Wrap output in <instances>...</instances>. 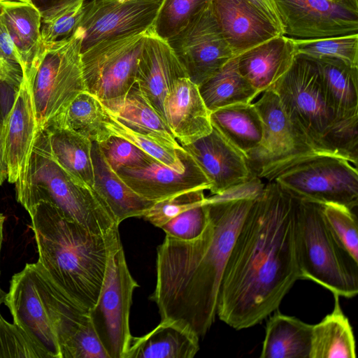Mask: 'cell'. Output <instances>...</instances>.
Segmentation results:
<instances>
[{
  "label": "cell",
  "instance_id": "1",
  "mask_svg": "<svg viewBox=\"0 0 358 358\" xmlns=\"http://www.w3.org/2000/svg\"><path fill=\"white\" fill-rule=\"evenodd\" d=\"M299 199L275 181L264 186L236 238L223 274L217 315L241 330L261 323L299 279Z\"/></svg>",
  "mask_w": 358,
  "mask_h": 358
},
{
  "label": "cell",
  "instance_id": "2",
  "mask_svg": "<svg viewBox=\"0 0 358 358\" xmlns=\"http://www.w3.org/2000/svg\"><path fill=\"white\" fill-rule=\"evenodd\" d=\"M259 194L245 184L212 194L206 197L208 222L199 236L184 241L165 236L157 250L156 286L150 296L161 320L176 322L199 338L208 332L217 315L229 255Z\"/></svg>",
  "mask_w": 358,
  "mask_h": 358
},
{
  "label": "cell",
  "instance_id": "3",
  "mask_svg": "<svg viewBox=\"0 0 358 358\" xmlns=\"http://www.w3.org/2000/svg\"><path fill=\"white\" fill-rule=\"evenodd\" d=\"M29 214L38 262L70 300L89 312L97 301L110 252L120 238L119 226L106 234L92 233L47 201Z\"/></svg>",
  "mask_w": 358,
  "mask_h": 358
},
{
  "label": "cell",
  "instance_id": "4",
  "mask_svg": "<svg viewBox=\"0 0 358 358\" xmlns=\"http://www.w3.org/2000/svg\"><path fill=\"white\" fill-rule=\"evenodd\" d=\"M302 137L319 154L358 162V120L341 121L328 105L314 62L296 55L289 69L271 88Z\"/></svg>",
  "mask_w": 358,
  "mask_h": 358
},
{
  "label": "cell",
  "instance_id": "5",
  "mask_svg": "<svg viewBox=\"0 0 358 358\" xmlns=\"http://www.w3.org/2000/svg\"><path fill=\"white\" fill-rule=\"evenodd\" d=\"M14 184L17 201L28 213L47 201L92 233L106 234L119 226L95 190L76 180L54 159L45 129L37 130L25 171Z\"/></svg>",
  "mask_w": 358,
  "mask_h": 358
},
{
  "label": "cell",
  "instance_id": "6",
  "mask_svg": "<svg viewBox=\"0 0 358 358\" xmlns=\"http://www.w3.org/2000/svg\"><path fill=\"white\" fill-rule=\"evenodd\" d=\"M296 252L299 279L313 281L339 296L357 294L358 263L329 228L322 204L299 199Z\"/></svg>",
  "mask_w": 358,
  "mask_h": 358
},
{
  "label": "cell",
  "instance_id": "7",
  "mask_svg": "<svg viewBox=\"0 0 358 358\" xmlns=\"http://www.w3.org/2000/svg\"><path fill=\"white\" fill-rule=\"evenodd\" d=\"M82 35L43 43L36 69L29 79L37 129L62 114L72 101L86 91L81 69Z\"/></svg>",
  "mask_w": 358,
  "mask_h": 358
},
{
  "label": "cell",
  "instance_id": "8",
  "mask_svg": "<svg viewBox=\"0 0 358 358\" xmlns=\"http://www.w3.org/2000/svg\"><path fill=\"white\" fill-rule=\"evenodd\" d=\"M273 181L300 200L350 210L358 204L357 168L336 155L308 156L280 172Z\"/></svg>",
  "mask_w": 358,
  "mask_h": 358
},
{
  "label": "cell",
  "instance_id": "9",
  "mask_svg": "<svg viewBox=\"0 0 358 358\" xmlns=\"http://www.w3.org/2000/svg\"><path fill=\"white\" fill-rule=\"evenodd\" d=\"M55 285L38 262L27 264L10 280L4 303L21 327L48 358H62L54 306Z\"/></svg>",
  "mask_w": 358,
  "mask_h": 358
},
{
  "label": "cell",
  "instance_id": "10",
  "mask_svg": "<svg viewBox=\"0 0 358 358\" xmlns=\"http://www.w3.org/2000/svg\"><path fill=\"white\" fill-rule=\"evenodd\" d=\"M138 287L129 270L120 238L113 247L95 306L89 315L109 358H124L131 339L129 314Z\"/></svg>",
  "mask_w": 358,
  "mask_h": 358
},
{
  "label": "cell",
  "instance_id": "11",
  "mask_svg": "<svg viewBox=\"0 0 358 358\" xmlns=\"http://www.w3.org/2000/svg\"><path fill=\"white\" fill-rule=\"evenodd\" d=\"M146 31L104 40L81 52L86 91L101 101L126 94L136 84Z\"/></svg>",
  "mask_w": 358,
  "mask_h": 358
},
{
  "label": "cell",
  "instance_id": "12",
  "mask_svg": "<svg viewBox=\"0 0 358 358\" xmlns=\"http://www.w3.org/2000/svg\"><path fill=\"white\" fill-rule=\"evenodd\" d=\"M253 103L264 126L259 145L247 160L257 177L268 182L280 172L315 152L292 123L279 97L272 90Z\"/></svg>",
  "mask_w": 358,
  "mask_h": 358
},
{
  "label": "cell",
  "instance_id": "13",
  "mask_svg": "<svg viewBox=\"0 0 358 358\" xmlns=\"http://www.w3.org/2000/svg\"><path fill=\"white\" fill-rule=\"evenodd\" d=\"M188 78L199 86L234 57L208 3L167 41Z\"/></svg>",
  "mask_w": 358,
  "mask_h": 358
},
{
  "label": "cell",
  "instance_id": "14",
  "mask_svg": "<svg viewBox=\"0 0 358 358\" xmlns=\"http://www.w3.org/2000/svg\"><path fill=\"white\" fill-rule=\"evenodd\" d=\"M164 0H90L76 29L81 52L104 40L145 31L156 20Z\"/></svg>",
  "mask_w": 358,
  "mask_h": 358
},
{
  "label": "cell",
  "instance_id": "15",
  "mask_svg": "<svg viewBox=\"0 0 358 358\" xmlns=\"http://www.w3.org/2000/svg\"><path fill=\"white\" fill-rule=\"evenodd\" d=\"M283 36L314 39L358 34V10L334 0H274Z\"/></svg>",
  "mask_w": 358,
  "mask_h": 358
},
{
  "label": "cell",
  "instance_id": "16",
  "mask_svg": "<svg viewBox=\"0 0 358 358\" xmlns=\"http://www.w3.org/2000/svg\"><path fill=\"white\" fill-rule=\"evenodd\" d=\"M185 161V169L178 171L150 156L137 166H123L115 172L136 194L152 201L191 190H209L210 181L186 150Z\"/></svg>",
  "mask_w": 358,
  "mask_h": 358
},
{
  "label": "cell",
  "instance_id": "17",
  "mask_svg": "<svg viewBox=\"0 0 358 358\" xmlns=\"http://www.w3.org/2000/svg\"><path fill=\"white\" fill-rule=\"evenodd\" d=\"M182 146L210 181L212 194H222L257 177L246 157L213 127L208 135Z\"/></svg>",
  "mask_w": 358,
  "mask_h": 358
},
{
  "label": "cell",
  "instance_id": "18",
  "mask_svg": "<svg viewBox=\"0 0 358 358\" xmlns=\"http://www.w3.org/2000/svg\"><path fill=\"white\" fill-rule=\"evenodd\" d=\"M183 77H187V73L169 42L159 36L152 27L148 29L136 83L164 120V98L176 80Z\"/></svg>",
  "mask_w": 358,
  "mask_h": 358
},
{
  "label": "cell",
  "instance_id": "19",
  "mask_svg": "<svg viewBox=\"0 0 358 358\" xmlns=\"http://www.w3.org/2000/svg\"><path fill=\"white\" fill-rule=\"evenodd\" d=\"M212 13L234 57L280 32L245 0H209Z\"/></svg>",
  "mask_w": 358,
  "mask_h": 358
},
{
  "label": "cell",
  "instance_id": "20",
  "mask_svg": "<svg viewBox=\"0 0 358 358\" xmlns=\"http://www.w3.org/2000/svg\"><path fill=\"white\" fill-rule=\"evenodd\" d=\"M166 122L181 145L190 144L213 129L210 113L199 87L187 77L178 79L163 102Z\"/></svg>",
  "mask_w": 358,
  "mask_h": 358
},
{
  "label": "cell",
  "instance_id": "21",
  "mask_svg": "<svg viewBox=\"0 0 358 358\" xmlns=\"http://www.w3.org/2000/svg\"><path fill=\"white\" fill-rule=\"evenodd\" d=\"M37 132L29 80H22L3 131L8 180L15 183L27 168Z\"/></svg>",
  "mask_w": 358,
  "mask_h": 358
},
{
  "label": "cell",
  "instance_id": "22",
  "mask_svg": "<svg viewBox=\"0 0 358 358\" xmlns=\"http://www.w3.org/2000/svg\"><path fill=\"white\" fill-rule=\"evenodd\" d=\"M296 55L292 40L279 35L237 56V67L261 94L289 69Z\"/></svg>",
  "mask_w": 358,
  "mask_h": 358
},
{
  "label": "cell",
  "instance_id": "23",
  "mask_svg": "<svg viewBox=\"0 0 358 358\" xmlns=\"http://www.w3.org/2000/svg\"><path fill=\"white\" fill-rule=\"evenodd\" d=\"M56 330L62 358H109L89 312L64 294L56 303Z\"/></svg>",
  "mask_w": 358,
  "mask_h": 358
},
{
  "label": "cell",
  "instance_id": "24",
  "mask_svg": "<svg viewBox=\"0 0 358 358\" xmlns=\"http://www.w3.org/2000/svg\"><path fill=\"white\" fill-rule=\"evenodd\" d=\"M92 159L94 170L92 188L99 196L115 223L141 217L155 201L145 199L133 191L113 171L103 157L99 143L92 141Z\"/></svg>",
  "mask_w": 358,
  "mask_h": 358
},
{
  "label": "cell",
  "instance_id": "25",
  "mask_svg": "<svg viewBox=\"0 0 358 358\" xmlns=\"http://www.w3.org/2000/svg\"><path fill=\"white\" fill-rule=\"evenodd\" d=\"M0 16L22 59V77L30 78L36 69L43 48L41 14L33 4L10 1L0 4Z\"/></svg>",
  "mask_w": 358,
  "mask_h": 358
},
{
  "label": "cell",
  "instance_id": "26",
  "mask_svg": "<svg viewBox=\"0 0 358 358\" xmlns=\"http://www.w3.org/2000/svg\"><path fill=\"white\" fill-rule=\"evenodd\" d=\"M199 337L180 324L161 322L149 333L131 337L124 358H192L199 350Z\"/></svg>",
  "mask_w": 358,
  "mask_h": 358
},
{
  "label": "cell",
  "instance_id": "27",
  "mask_svg": "<svg viewBox=\"0 0 358 358\" xmlns=\"http://www.w3.org/2000/svg\"><path fill=\"white\" fill-rule=\"evenodd\" d=\"M101 103L120 122L129 128L151 136L171 148L184 149L136 83L124 96L103 101Z\"/></svg>",
  "mask_w": 358,
  "mask_h": 358
},
{
  "label": "cell",
  "instance_id": "28",
  "mask_svg": "<svg viewBox=\"0 0 358 358\" xmlns=\"http://www.w3.org/2000/svg\"><path fill=\"white\" fill-rule=\"evenodd\" d=\"M310 59L315 64L336 117L341 121L358 120V67L335 58Z\"/></svg>",
  "mask_w": 358,
  "mask_h": 358
},
{
  "label": "cell",
  "instance_id": "29",
  "mask_svg": "<svg viewBox=\"0 0 358 358\" xmlns=\"http://www.w3.org/2000/svg\"><path fill=\"white\" fill-rule=\"evenodd\" d=\"M210 117L213 127L246 159L259 145L264 126L253 102L217 109Z\"/></svg>",
  "mask_w": 358,
  "mask_h": 358
},
{
  "label": "cell",
  "instance_id": "30",
  "mask_svg": "<svg viewBox=\"0 0 358 358\" xmlns=\"http://www.w3.org/2000/svg\"><path fill=\"white\" fill-rule=\"evenodd\" d=\"M313 324L280 313L266 323L261 358H309Z\"/></svg>",
  "mask_w": 358,
  "mask_h": 358
},
{
  "label": "cell",
  "instance_id": "31",
  "mask_svg": "<svg viewBox=\"0 0 358 358\" xmlns=\"http://www.w3.org/2000/svg\"><path fill=\"white\" fill-rule=\"evenodd\" d=\"M54 159L72 178L91 187L94 185L92 141L66 128L45 126Z\"/></svg>",
  "mask_w": 358,
  "mask_h": 358
},
{
  "label": "cell",
  "instance_id": "32",
  "mask_svg": "<svg viewBox=\"0 0 358 358\" xmlns=\"http://www.w3.org/2000/svg\"><path fill=\"white\" fill-rule=\"evenodd\" d=\"M331 313L313 324L309 358H355L356 345L352 326L343 313L339 296L334 294Z\"/></svg>",
  "mask_w": 358,
  "mask_h": 358
},
{
  "label": "cell",
  "instance_id": "33",
  "mask_svg": "<svg viewBox=\"0 0 358 358\" xmlns=\"http://www.w3.org/2000/svg\"><path fill=\"white\" fill-rule=\"evenodd\" d=\"M198 87L210 113L234 104L252 103L260 95L239 73L236 57Z\"/></svg>",
  "mask_w": 358,
  "mask_h": 358
},
{
  "label": "cell",
  "instance_id": "34",
  "mask_svg": "<svg viewBox=\"0 0 358 358\" xmlns=\"http://www.w3.org/2000/svg\"><path fill=\"white\" fill-rule=\"evenodd\" d=\"M106 113L101 101L87 91H84L62 114L45 126L66 128L92 141L101 143L111 136L106 127Z\"/></svg>",
  "mask_w": 358,
  "mask_h": 358
},
{
  "label": "cell",
  "instance_id": "35",
  "mask_svg": "<svg viewBox=\"0 0 358 358\" xmlns=\"http://www.w3.org/2000/svg\"><path fill=\"white\" fill-rule=\"evenodd\" d=\"M104 109L106 113L105 125L111 135L128 141L147 155L173 169L178 171L185 169V149L171 148L151 136L134 131L120 122L105 107Z\"/></svg>",
  "mask_w": 358,
  "mask_h": 358
},
{
  "label": "cell",
  "instance_id": "36",
  "mask_svg": "<svg viewBox=\"0 0 358 358\" xmlns=\"http://www.w3.org/2000/svg\"><path fill=\"white\" fill-rule=\"evenodd\" d=\"M291 39L296 55L312 59H338L358 67V34L314 39Z\"/></svg>",
  "mask_w": 358,
  "mask_h": 358
},
{
  "label": "cell",
  "instance_id": "37",
  "mask_svg": "<svg viewBox=\"0 0 358 358\" xmlns=\"http://www.w3.org/2000/svg\"><path fill=\"white\" fill-rule=\"evenodd\" d=\"M87 1L66 0L41 13L42 43L54 42L72 35L80 22Z\"/></svg>",
  "mask_w": 358,
  "mask_h": 358
},
{
  "label": "cell",
  "instance_id": "38",
  "mask_svg": "<svg viewBox=\"0 0 358 358\" xmlns=\"http://www.w3.org/2000/svg\"><path fill=\"white\" fill-rule=\"evenodd\" d=\"M209 0H164L153 25L155 32L168 41L183 29Z\"/></svg>",
  "mask_w": 358,
  "mask_h": 358
},
{
  "label": "cell",
  "instance_id": "39",
  "mask_svg": "<svg viewBox=\"0 0 358 358\" xmlns=\"http://www.w3.org/2000/svg\"><path fill=\"white\" fill-rule=\"evenodd\" d=\"M322 211L329 228L352 259L358 263V228L356 215L343 206L322 204Z\"/></svg>",
  "mask_w": 358,
  "mask_h": 358
},
{
  "label": "cell",
  "instance_id": "40",
  "mask_svg": "<svg viewBox=\"0 0 358 358\" xmlns=\"http://www.w3.org/2000/svg\"><path fill=\"white\" fill-rule=\"evenodd\" d=\"M204 191L201 189L191 190L155 201L142 217L152 225L161 228L181 213L203 203L206 199Z\"/></svg>",
  "mask_w": 358,
  "mask_h": 358
},
{
  "label": "cell",
  "instance_id": "41",
  "mask_svg": "<svg viewBox=\"0 0 358 358\" xmlns=\"http://www.w3.org/2000/svg\"><path fill=\"white\" fill-rule=\"evenodd\" d=\"M48 358L17 324L6 321L0 314V358Z\"/></svg>",
  "mask_w": 358,
  "mask_h": 358
},
{
  "label": "cell",
  "instance_id": "42",
  "mask_svg": "<svg viewBox=\"0 0 358 358\" xmlns=\"http://www.w3.org/2000/svg\"><path fill=\"white\" fill-rule=\"evenodd\" d=\"M208 222L206 199L203 203L181 213L164 224L162 229L166 235L190 241L199 236Z\"/></svg>",
  "mask_w": 358,
  "mask_h": 358
},
{
  "label": "cell",
  "instance_id": "43",
  "mask_svg": "<svg viewBox=\"0 0 358 358\" xmlns=\"http://www.w3.org/2000/svg\"><path fill=\"white\" fill-rule=\"evenodd\" d=\"M98 143L103 157L115 171L123 166H137L150 157L134 144L116 136L111 135Z\"/></svg>",
  "mask_w": 358,
  "mask_h": 358
},
{
  "label": "cell",
  "instance_id": "44",
  "mask_svg": "<svg viewBox=\"0 0 358 358\" xmlns=\"http://www.w3.org/2000/svg\"><path fill=\"white\" fill-rule=\"evenodd\" d=\"M20 85L0 79V124L3 129L15 103Z\"/></svg>",
  "mask_w": 358,
  "mask_h": 358
},
{
  "label": "cell",
  "instance_id": "45",
  "mask_svg": "<svg viewBox=\"0 0 358 358\" xmlns=\"http://www.w3.org/2000/svg\"><path fill=\"white\" fill-rule=\"evenodd\" d=\"M265 18H266L282 35L283 27L274 0H245Z\"/></svg>",
  "mask_w": 358,
  "mask_h": 358
},
{
  "label": "cell",
  "instance_id": "46",
  "mask_svg": "<svg viewBox=\"0 0 358 358\" xmlns=\"http://www.w3.org/2000/svg\"><path fill=\"white\" fill-rule=\"evenodd\" d=\"M0 48L5 57L11 63L19 65L22 71L23 63L15 46L6 26L0 16Z\"/></svg>",
  "mask_w": 358,
  "mask_h": 358
},
{
  "label": "cell",
  "instance_id": "47",
  "mask_svg": "<svg viewBox=\"0 0 358 358\" xmlns=\"http://www.w3.org/2000/svg\"><path fill=\"white\" fill-rule=\"evenodd\" d=\"M0 79L20 85L22 80V71L19 65L9 62L0 48Z\"/></svg>",
  "mask_w": 358,
  "mask_h": 358
},
{
  "label": "cell",
  "instance_id": "48",
  "mask_svg": "<svg viewBox=\"0 0 358 358\" xmlns=\"http://www.w3.org/2000/svg\"><path fill=\"white\" fill-rule=\"evenodd\" d=\"M7 166L4 158L3 129L0 124V185L7 178Z\"/></svg>",
  "mask_w": 358,
  "mask_h": 358
},
{
  "label": "cell",
  "instance_id": "49",
  "mask_svg": "<svg viewBox=\"0 0 358 358\" xmlns=\"http://www.w3.org/2000/svg\"><path fill=\"white\" fill-rule=\"evenodd\" d=\"M41 14L58 6L66 0H31Z\"/></svg>",
  "mask_w": 358,
  "mask_h": 358
},
{
  "label": "cell",
  "instance_id": "50",
  "mask_svg": "<svg viewBox=\"0 0 358 358\" xmlns=\"http://www.w3.org/2000/svg\"><path fill=\"white\" fill-rule=\"evenodd\" d=\"M4 220H5V216L2 213H0V254H1L2 241H3V227ZM0 274H1V271H0ZM6 296V293L0 287V306L3 303H4Z\"/></svg>",
  "mask_w": 358,
  "mask_h": 358
},
{
  "label": "cell",
  "instance_id": "51",
  "mask_svg": "<svg viewBox=\"0 0 358 358\" xmlns=\"http://www.w3.org/2000/svg\"><path fill=\"white\" fill-rule=\"evenodd\" d=\"M350 8L358 10V0H334Z\"/></svg>",
  "mask_w": 358,
  "mask_h": 358
},
{
  "label": "cell",
  "instance_id": "52",
  "mask_svg": "<svg viewBox=\"0 0 358 358\" xmlns=\"http://www.w3.org/2000/svg\"><path fill=\"white\" fill-rule=\"evenodd\" d=\"M10 1H19L28 3L30 4H33L31 0H0V4H1L3 2Z\"/></svg>",
  "mask_w": 358,
  "mask_h": 358
}]
</instances>
